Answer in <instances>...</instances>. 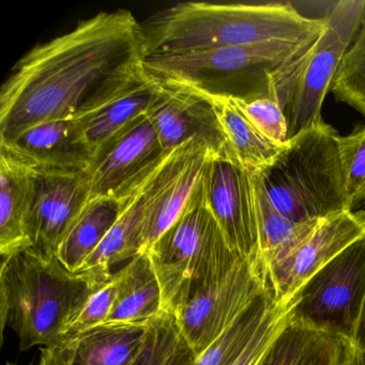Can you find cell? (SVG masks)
Wrapping results in <instances>:
<instances>
[{"label": "cell", "instance_id": "obj_1", "mask_svg": "<svg viewBox=\"0 0 365 365\" xmlns=\"http://www.w3.org/2000/svg\"><path fill=\"white\" fill-rule=\"evenodd\" d=\"M142 24L128 10L99 12L38 44L0 91V138L44 121L73 118L144 63Z\"/></svg>", "mask_w": 365, "mask_h": 365}, {"label": "cell", "instance_id": "obj_2", "mask_svg": "<svg viewBox=\"0 0 365 365\" xmlns=\"http://www.w3.org/2000/svg\"><path fill=\"white\" fill-rule=\"evenodd\" d=\"M101 267L71 271L36 247L4 257L0 269V330H14L21 350L56 343L93 294L113 279Z\"/></svg>", "mask_w": 365, "mask_h": 365}, {"label": "cell", "instance_id": "obj_3", "mask_svg": "<svg viewBox=\"0 0 365 365\" xmlns=\"http://www.w3.org/2000/svg\"><path fill=\"white\" fill-rule=\"evenodd\" d=\"M324 18L301 16L289 4H177L142 25L146 57L267 42L312 41Z\"/></svg>", "mask_w": 365, "mask_h": 365}, {"label": "cell", "instance_id": "obj_4", "mask_svg": "<svg viewBox=\"0 0 365 365\" xmlns=\"http://www.w3.org/2000/svg\"><path fill=\"white\" fill-rule=\"evenodd\" d=\"M317 38L149 56L144 66L164 84L236 100L272 97L285 106Z\"/></svg>", "mask_w": 365, "mask_h": 365}, {"label": "cell", "instance_id": "obj_5", "mask_svg": "<svg viewBox=\"0 0 365 365\" xmlns=\"http://www.w3.org/2000/svg\"><path fill=\"white\" fill-rule=\"evenodd\" d=\"M337 138L331 125L319 121L290 138L274 163L258 174L272 204L292 221L350 210Z\"/></svg>", "mask_w": 365, "mask_h": 365}, {"label": "cell", "instance_id": "obj_6", "mask_svg": "<svg viewBox=\"0 0 365 365\" xmlns=\"http://www.w3.org/2000/svg\"><path fill=\"white\" fill-rule=\"evenodd\" d=\"M146 252L161 287L163 312L170 314L219 283L243 260L205 204L202 187Z\"/></svg>", "mask_w": 365, "mask_h": 365}, {"label": "cell", "instance_id": "obj_7", "mask_svg": "<svg viewBox=\"0 0 365 365\" xmlns=\"http://www.w3.org/2000/svg\"><path fill=\"white\" fill-rule=\"evenodd\" d=\"M365 304V236L314 274L294 297L289 322L354 339Z\"/></svg>", "mask_w": 365, "mask_h": 365}, {"label": "cell", "instance_id": "obj_8", "mask_svg": "<svg viewBox=\"0 0 365 365\" xmlns=\"http://www.w3.org/2000/svg\"><path fill=\"white\" fill-rule=\"evenodd\" d=\"M364 19L363 0H341L324 16V29L307 53L285 110L289 138L322 120L324 98Z\"/></svg>", "mask_w": 365, "mask_h": 365}, {"label": "cell", "instance_id": "obj_9", "mask_svg": "<svg viewBox=\"0 0 365 365\" xmlns=\"http://www.w3.org/2000/svg\"><path fill=\"white\" fill-rule=\"evenodd\" d=\"M266 290L262 262L247 258L219 283L179 307L174 313L177 324L196 356L208 349Z\"/></svg>", "mask_w": 365, "mask_h": 365}, {"label": "cell", "instance_id": "obj_10", "mask_svg": "<svg viewBox=\"0 0 365 365\" xmlns=\"http://www.w3.org/2000/svg\"><path fill=\"white\" fill-rule=\"evenodd\" d=\"M211 158L215 157L207 147L192 140L168 153L142 183L143 252L178 221L200 193Z\"/></svg>", "mask_w": 365, "mask_h": 365}, {"label": "cell", "instance_id": "obj_11", "mask_svg": "<svg viewBox=\"0 0 365 365\" xmlns=\"http://www.w3.org/2000/svg\"><path fill=\"white\" fill-rule=\"evenodd\" d=\"M364 236L361 213L345 210L320 220L292 251L264 269L269 294L277 303L292 301L314 274Z\"/></svg>", "mask_w": 365, "mask_h": 365}, {"label": "cell", "instance_id": "obj_12", "mask_svg": "<svg viewBox=\"0 0 365 365\" xmlns=\"http://www.w3.org/2000/svg\"><path fill=\"white\" fill-rule=\"evenodd\" d=\"M165 153L147 115L110 138L86 173L93 198H123L140 187L164 161Z\"/></svg>", "mask_w": 365, "mask_h": 365}, {"label": "cell", "instance_id": "obj_13", "mask_svg": "<svg viewBox=\"0 0 365 365\" xmlns=\"http://www.w3.org/2000/svg\"><path fill=\"white\" fill-rule=\"evenodd\" d=\"M202 194L232 249L243 259L260 260L252 174L238 162L211 158Z\"/></svg>", "mask_w": 365, "mask_h": 365}, {"label": "cell", "instance_id": "obj_14", "mask_svg": "<svg viewBox=\"0 0 365 365\" xmlns=\"http://www.w3.org/2000/svg\"><path fill=\"white\" fill-rule=\"evenodd\" d=\"M161 88L147 112L165 153L195 140L215 158L236 161L210 100L196 91L160 82Z\"/></svg>", "mask_w": 365, "mask_h": 365}, {"label": "cell", "instance_id": "obj_15", "mask_svg": "<svg viewBox=\"0 0 365 365\" xmlns=\"http://www.w3.org/2000/svg\"><path fill=\"white\" fill-rule=\"evenodd\" d=\"M160 88L143 63L73 117L96 155L118 132L147 114Z\"/></svg>", "mask_w": 365, "mask_h": 365}, {"label": "cell", "instance_id": "obj_16", "mask_svg": "<svg viewBox=\"0 0 365 365\" xmlns=\"http://www.w3.org/2000/svg\"><path fill=\"white\" fill-rule=\"evenodd\" d=\"M91 195L86 173L38 170L37 190L31 222L33 247L56 254L78 213Z\"/></svg>", "mask_w": 365, "mask_h": 365}, {"label": "cell", "instance_id": "obj_17", "mask_svg": "<svg viewBox=\"0 0 365 365\" xmlns=\"http://www.w3.org/2000/svg\"><path fill=\"white\" fill-rule=\"evenodd\" d=\"M0 148L37 170L87 173L96 158L76 118L38 123L16 135L0 138Z\"/></svg>", "mask_w": 365, "mask_h": 365}, {"label": "cell", "instance_id": "obj_18", "mask_svg": "<svg viewBox=\"0 0 365 365\" xmlns=\"http://www.w3.org/2000/svg\"><path fill=\"white\" fill-rule=\"evenodd\" d=\"M148 324L103 322L66 335L40 347L38 365H132Z\"/></svg>", "mask_w": 365, "mask_h": 365}, {"label": "cell", "instance_id": "obj_19", "mask_svg": "<svg viewBox=\"0 0 365 365\" xmlns=\"http://www.w3.org/2000/svg\"><path fill=\"white\" fill-rule=\"evenodd\" d=\"M38 170L0 148V254L4 257L33 247L31 222Z\"/></svg>", "mask_w": 365, "mask_h": 365}, {"label": "cell", "instance_id": "obj_20", "mask_svg": "<svg viewBox=\"0 0 365 365\" xmlns=\"http://www.w3.org/2000/svg\"><path fill=\"white\" fill-rule=\"evenodd\" d=\"M118 290L106 322L148 324L163 314L162 292L147 252L116 272Z\"/></svg>", "mask_w": 365, "mask_h": 365}, {"label": "cell", "instance_id": "obj_21", "mask_svg": "<svg viewBox=\"0 0 365 365\" xmlns=\"http://www.w3.org/2000/svg\"><path fill=\"white\" fill-rule=\"evenodd\" d=\"M121 198L88 200L57 247L56 256L71 271H78L101 245L123 209Z\"/></svg>", "mask_w": 365, "mask_h": 365}, {"label": "cell", "instance_id": "obj_22", "mask_svg": "<svg viewBox=\"0 0 365 365\" xmlns=\"http://www.w3.org/2000/svg\"><path fill=\"white\" fill-rule=\"evenodd\" d=\"M205 96L219 116L237 162L250 174H260L270 168L286 144L264 135L230 98Z\"/></svg>", "mask_w": 365, "mask_h": 365}, {"label": "cell", "instance_id": "obj_23", "mask_svg": "<svg viewBox=\"0 0 365 365\" xmlns=\"http://www.w3.org/2000/svg\"><path fill=\"white\" fill-rule=\"evenodd\" d=\"M341 360L343 341L339 336L288 318L260 365H341Z\"/></svg>", "mask_w": 365, "mask_h": 365}, {"label": "cell", "instance_id": "obj_24", "mask_svg": "<svg viewBox=\"0 0 365 365\" xmlns=\"http://www.w3.org/2000/svg\"><path fill=\"white\" fill-rule=\"evenodd\" d=\"M252 182L255 200L260 262L264 272V269L269 264L283 257L298 245L316 227L320 220L292 221L272 204L259 175L252 174Z\"/></svg>", "mask_w": 365, "mask_h": 365}, {"label": "cell", "instance_id": "obj_25", "mask_svg": "<svg viewBox=\"0 0 365 365\" xmlns=\"http://www.w3.org/2000/svg\"><path fill=\"white\" fill-rule=\"evenodd\" d=\"M140 187L121 198L123 206L118 219L82 269L101 267L112 270L115 264L143 253L144 211Z\"/></svg>", "mask_w": 365, "mask_h": 365}, {"label": "cell", "instance_id": "obj_26", "mask_svg": "<svg viewBox=\"0 0 365 365\" xmlns=\"http://www.w3.org/2000/svg\"><path fill=\"white\" fill-rule=\"evenodd\" d=\"M274 302L268 290L262 292L208 349L197 356L195 365H234Z\"/></svg>", "mask_w": 365, "mask_h": 365}, {"label": "cell", "instance_id": "obj_27", "mask_svg": "<svg viewBox=\"0 0 365 365\" xmlns=\"http://www.w3.org/2000/svg\"><path fill=\"white\" fill-rule=\"evenodd\" d=\"M196 359L174 314L163 313L148 324L144 343L132 365H195Z\"/></svg>", "mask_w": 365, "mask_h": 365}, {"label": "cell", "instance_id": "obj_28", "mask_svg": "<svg viewBox=\"0 0 365 365\" xmlns=\"http://www.w3.org/2000/svg\"><path fill=\"white\" fill-rule=\"evenodd\" d=\"M331 91L337 101L351 106L365 118V19L339 65Z\"/></svg>", "mask_w": 365, "mask_h": 365}, {"label": "cell", "instance_id": "obj_29", "mask_svg": "<svg viewBox=\"0 0 365 365\" xmlns=\"http://www.w3.org/2000/svg\"><path fill=\"white\" fill-rule=\"evenodd\" d=\"M344 185L350 202L365 193V125L337 138Z\"/></svg>", "mask_w": 365, "mask_h": 365}, {"label": "cell", "instance_id": "obj_30", "mask_svg": "<svg viewBox=\"0 0 365 365\" xmlns=\"http://www.w3.org/2000/svg\"><path fill=\"white\" fill-rule=\"evenodd\" d=\"M232 100L267 138L281 145H285L289 140L287 117L277 99L264 97L253 100Z\"/></svg>", "mask_w": 365, "mask_h": 365}, {"label": "cell", "instance_id": "obj_31", "mask_svg": "<svg viewBox=\"0 0 365 365\" xmlns=\"http://www.w3.org/2000/svg\"><path fill=\"white\" fill-rule=\"evenodd\" d=\"M292 304L294 299L287 302H274L234 365H260L267 350L287 324Z\"/></svg>", "mask_w": 365, "mask_h": 365}, {"label": "cell", "instance_id": "obj_32", "mask_svg": "<svg viewBox=\"0 0 365 365\" xmlns=\"http://www.w3.org/2000/svg\"><path fill=\"white\" fill-rule=\"evenodd\" d=\"M117 290H118V279L115 272L113 279L91 297L86 304L81 309L80 313L66 327L61 337L81 332L106 322L116 300Z\"/></svg>", "mask_w": 365, "mask_h": 365}, {"label": "cell", "instance_id": "obj_33", "mask_svg": "<svg viewBox=\"0 0 365 365\" xmlns=\"http://www.w3.org/2000/svg\"><path fill=\"white\" fill-rule=\"evenodd\" d=\"M341 365H365V344L359 347L343 348Z\"/></svg>", "mask_w": 365, "mask_h": 365}, {"label": "cell", "instance_id": "obj_34", "mask_svg": "<svg viewBox=\"0 0 365 365\" xmlns=\"http://www.w3.org/2000/svg\"><path fill=\"white\" fill-rule=\"evenodd\" d=\"M365 344V304L363 309L362 316H361L360 322H359L358 330H356L354 339L350 343L343 345V348H354Z\"/></svg>", "mask_w": 365, "mask_h": 365}, {"label": "cell", "instance_id": "obj_35", "mask_svg": "<svg viewBox=\"0 0 365 365\" xmlns=\"http://www.w3.org/2000/svg\"><path fill=\"white\" fill-rule=\"evenodd\" d=\"M350 210L365 215V193L352 202L351 209H350Z\"/></svg>", "mask_w": 365, "mask_h": 365}, {"label": "cell", "instance_id": "obj_36", "mask_svg": "<svg viewBox=\"0 0 365 365\" xmlns=\"http://www.w3.org/2000/svg\"><path fill=\"white\" fill-rule=\"evenodd\" d=\"M6 365H16V364H14V363H9V362H8V363H7V364H6Z\"/></svg>", "mask_w": 365, "mask_h": 365}]
</instances>
